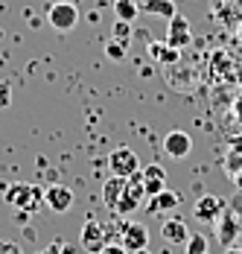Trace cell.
Here are the masks:
<instances>
[{
    "label": "cell",
    "mask_w": 242,
    "mask_h": 254,
    "mask_svg": "<svg viewBox=\"0 0 242 254\" xmlns=\"http://www.w3.org/2000/svg\"><path fill=\"white\" fill-rule=\"evenodd\" d=\"M47 21L59 32H70L79 24V9H76V3H70V0H56L47 9Z\"/></svg>",
    "instance_id": "obj_2"
},
{
    "label": "cell",
    "mask_w": 242,
    "mask_h": 254,
    "mask_svg": "<svg viewBox=\"0 0 242 254\" xmlns=\"http://www.w3.org/2000/svg\"><path fill=\"white\" fill-rule=\"evenodd\" d=\"M44 254H79V252H76L73 246H67L64 240H56V243H53V246H50Z\"/></svg>",
    "instance_id": "obj_21"
},
{
    "label": "cell",
    "mask_w": 242,
    "mask_h": 254,
    "mask_svg": "<svg viewBox=\"0 0 242 254\" xmlns=\"http://www.w3.org/2000/svg\"><path fill=\"white\" fill-rule=\"evenodd\" d=\"M225 254H242V249H228Z\"/></svg>",
    "instance_id": "obj_26"
},
{
    "label": "cell",
    "mask_w": 242,
    "mask_h": 254,
    "mask_svg": "<svg viewBox=\"0 0 242 254\" xmlns=\"http://www.w3.org/2000/svg\"><path fill=\"white\" fill-rule=\"evenodd\" d=\"M237 234H240V222H237V216L225 207V213L216 219V240L222 246H234V240H237Z\"/></svg>",
    "instance_id": "obj_11"
},
{
    "label": "cell",
    "mask_w": 242,
    "mask_h": 254,
    "mask_svg": "<svg viewBox=\"0 0 242 254\" xmlns=\"http://www.w3.org/2000/svg\"><path fill=\"white\" fill-rule=\"evenodd\" d=\"M164 152L170 158H187L193 152V137L187 131H181V128H172L170 134L164 137Z\"/></svg>",
    "instance_id": "obj_9"
},
{
    "label": "cell",
    "mask_w": 242,
    "mask_h": 254,
    "mask_svg": "<svg viewBox=\"0 0 242 254\" xmlns=\"http://www.w3.org/2000/svg\"><path fill=\"white\" fill-rule=\"evenodd\" d=\"M190 41H193L190 21H187L184 15H175V18H170V24H167V44H170V47H175V50H184Z\"/></svg>",
    "instance_id": "obj_7"
},
{
    "label": "cell",
    "mask_w": 242,
    "mask_h": 254,
    "mask_svg": "<svg viewBox=\"0 0 242 254\" xmlns=\"http://www.w3.org/2000/svg\"><path fill=\"white\" fill-rule=\"evenodd\" d=\"M140 12H149V15H158V18H175L178 9H175V0H137Z\"/></svg>",
    "instance_id": "obj_13"
},
{
    "label": "cell",
    "mask_w": 242,
    "mask_h": 254,
    "mask_svg": "<svg viewBox=\"0 0 242 254\" xmlns=\"http://www.w3.org/2000/svg\"><path fill=\"white\" fill-rule=\"evenodd\" d=\"M44 204L53 213H67L73 207V190L64 184H47L44 187Z\"/></svg>",
    "instance_id": "obj_4"
},
{
    "label": "cell",
    "mask_w": 242,
    "mask_h": 254,
    "mask_svg": "<svg viewBox=\"0 0 242 254\" xmlns=\"http://www.w3.org/2000/svg\"><path fill=\"white\" fill-rule=\"evenodd\" d=\"M108 167H111V176H120V178H131L140 173V158L134 149L128 146H120L108 155Z\"/></svg>",
    "instance_id": "obj_3"
},
{
    "label": "cell",
    "mask_w": 242,
    "mask_h": 254,
    "mask_svg": "<svg viewBox=\"0 0 242 254\" xmlns=\"http://www.w3.org/2000/svg\"><path fill=\"white\" fill-rule=\"evenodd\" d=\"M99 254H128V252H125L122 246H105V249H102Z\"/></svg>",
    "instance_id": "obj_23"
},
{
    "label": "cell",
    "mask_w": 242,
    "mask_h": 254,
    "mask_svg": "<svg viewBox=\"0 0 242 254\" xmlns=\"http://www.w3.org/2000/svg\"><path fill=\"white\" fill-rule=\"evenodd\" d=\"M3 199L6 204L18 207V210H26V213H35L41 204H44V187L38 184H3Z\"/></svg>",
    "instance_id": "obj_1"
},
{
    "label": "cell",
    "mask_w": 242,
    "mask_h": 254,
    "mask_svg": "<svg viewBox=\"0 0 242 254\" xmlns=\"http://www.w3.org/2000/svg\"><path fill=\"white\" fill-rule=\"evenodd\" d=\"M140 181H143V190L149 199H155L158 193L167 190V170L161 164H146L140 170Z\"/></svg>",
    "instance_id": "obj_6"
},
{
    "label": "cell",
    "mask_w": 242,
    "mask_h": 254,
    "mask_svg": "<svg viewBox=\"0 0 242 254\" xmlns=\"http://www.w3.org/2000/svg\"><path fill=\"white\" fill-rule=\"evenodd\" d=\"M41 254H44V252H41Z\"/></svg>",
    "instance_id": "obj_29"
},
{
    "label": "cell",
    "mask_w": 242,
    "mask_h": 254,
    "mask_svg": "<svg viewBox=\"0 0 242 254\" xmlns=\"http://www.w3.org/2000/svg\"><path fill=\"white\" fill-rule=\"evenodd\" d=\"M181 204V196L178 193H170V190H164V193H158L155 199H152V213H164V210H175Z\"/></svg>",
    "instance_id": "obj_17"
},
{
    "label": "cell",
    "mask_w": 242,
    "mask_h": 254,
    "mask_svg": "<svg viewBox=\"0 0 242 254\" xmlns=\"http://www.w3.org/2000/svg\"><path fill=\"white\" fill-rule=\"evenodd\" d=\"M125 184H128V178H120V176H111L102 184V202H105L108 210H114V207L120 204L122 193H125Z\"/></svg>",
    "instance_id": "obj_12"
},
{
    "label": "cell",
    "mask_w": 242,
    "mask_h": 254,
    "mask_svg": "<svg viewBox=\"0 0 242 254\" xmlns=\"http://www.w3.org/2000/svg\"><path fill=\"white\" fill-rule=\"evenodd\" d=\"M125 53H128V44H120V41H114V38L105 44V56H108L111 62H122Z\"/></svg>",
    "instance_id": "obj_18"
},
{
    "label": "cell",
    "mask_w": 242,
    "mask_h": 254,
    "mask_svg": "<svg viewBox=\"0 0 242 254\" xmlns=\"http://www.w3.org/2000/svg\"><path fill=\"white\" fill-rule=\"evenodd\" d=\"M111 6H114V15H117V21H128V24H134V18L140 15V6H137V0H114Z\"/></svg>",
    "instance_id": "obj_16"
},
{
    "label": "cell",
    "mask_w": 242,
    "mask_h": 254,
    "mask_svg": "<svg viewBox=\"0 0 242 254\" xmlns=\"http://www.w3.org/2000/svg\"><path fill=\"white\" fill-rule=\"evenodd\" d=\"M187 254H207V237H204V234H190V240H187Z\"/></svg>",
    "instance_id": "obj_19"
},
{
    "label": "cell",
    "mask_w": 242,
    "mask_h": 254,
    "mask_svg": "<svg viewBox=\"0 0 242 254\" xmlns=\"http://www.w3.org/2000/svg\"><path fill=\"white\" fill-rule=\"evenodd\" d=\"M70 3H76V0H70Z\"/></svg>",
    "instance_id": "obj_28"
},
{
    "label": "cell",
    "mask_w": 242,
    "mask_h": 254,
    "mask_svg": "<svg viewBox=\"0 0 242 254\" xmlns=\"http://www.w3.org/2000/svg\"><path fill=\"white\" fill-rule=\"evenodd\" d=\"M237 117H240V120H242V100L237 102Z\"/></svg>",
    "instance_id": "obj_25"
},
{
    "label": "cell",
    "mask_w": 242,
    "mask_h": 254,
    "mask_svg": "<svg viewBox=\"0 0 242 254\" xmlns=\"http://www.w3.org/2000/svg\"><path fill=\"white\" fill-rule=\"evenodd\" d=\"M0 254H24V252H21L18 243H12V240H0Z\"/></svg>",
    "instance_id": "obj_22"
},
{
    "label": "cell",
    "mask_w": 242,
    "mask_h": 254,
    "mask_svg": "<svg viewBox=\"0 0 242 254\" xmlns=\"http://www.w3.org/2000/svg\"><path fill=\"white\" fill-rule=\"evenodd\" d=\"M134 254H149V252H146V249H143V252H134Z\"/></svg>",
    "instance_id": "obj_27"
},
{
    "label": "cell",
    "mask_w": 242,
    "mask_h": 254,
    "mask_svg": "<svg viewBox=\"0 0 242 254\" xmlns=\"http://www.w3.org/2000/svg\"><path fill=\"white\" fill-rule=\"evenodd\" d=\"M149 56H152V59H158L161 64H172V62H178L181 50L170 47L167 41H149Z\"/></svg>",
    "instance_id": "obj_15"
},
{
    "label": "cell",
    "mask_w": 242,
    "mask_h": 254,
    "mask_svg": "<svg viewBox=\"0 0 242 254\" xmlns=\"http://www.w3.org/2000/svg\"><path fill=\"white\" fill-rule=\"evenodd\" d=\"M114 41H120V44H128L131 41V24L128 21H117L114 24Z\"/></svg>",
    "instance_id": "obj_20"
},
{
    "label": "cell",
    "mask_w": 242,
    "mask_h": 254,
    "mask_svg": "<svg viewBox=\"0 0 242 254\" xmlns=\"http://www.w3.org/2000/svg\"><path fill=\"white\" fill-rule=\"evenodd\" d=\"M225 207H228V204L222 202L219 196H210V193H207V196H201V199L195 202L193 213H195L198 222H216L219 216L225 213Z\"/></svg>",
    "instance_id": "obj_10"
},
{
    "label": "cell",
    "mask_w": 242,
    "mask_h": 254,
    "mask_svg": "<svg viewBox=\"0 0 242 254\" xmlns=\"http://www.w3.org/2000/svg\"><path fill=\"white\" fill-rule=\"evenodd\" d=\"M120 246L128 254L143 252L146 246H149V231H146L140 222H128V225H122V231H120Z\"/></svg>",
    "instance_id": "obj_5"
},
{
    "label": "cell",
    "mask_w": 242,
    "mask_h": 254,
    "mask_svg": "<svg viewBox=\"0 0 242 254\" xmlns=\"http://www.w3.org/2000/svg\"><path fill=\"white\" fill-rule=\"evenodd\" d=\"M161 234H164V240L167 243H187L190 240V231H187V222L184 219H167L164 225H161Z\"/></svg>",
    "instance_id": "obj_14"
},
{
    "label": "cell",
    "mask_w": 242,
    "mask_h": 254,
    "mask_svg": "<svg viewBox=\"0 0 242 254\" xmlns=\"http://www.w3.org/2000/svg\"><path fill=\"white\" fill-rule=\"evenodd\" d=\"M0 105H9V85H0Z\"/></svg>",
    "instance_id": "obj_24"
},
{
    "label": "cell",
    "mask_w": 242,
    "mask_h": 254,
    "mask_svg": "<svg viewBox=\"0 0 242 254\" xmlns=\"http://www.w3.org/2000/svg\"><path fill=\"white\" fill-rule=\"evenodd\" d=\"M79 243H82V249L91 254H99L108 243H105V228L99 225L97 219H88L85 225H82V234H79Z\"/></svg>",
    "instance_id": "obj_8"
}]
</instances>
